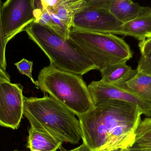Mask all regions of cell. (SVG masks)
Returning <instances> with one entry per match:
<instances>
[{
	"label": "cell",
	"instance_id": "cell-2",
	"mask_svg": "<svg viewBox=\"0 0 151 151\" xmlns=\"http://www.w3.org/2000/svg\"><path fill=\"white\" fill-rule=\"evenodd\" d=\"M24 115L31 127L58 142L78 144L80 121L73 112L51 97H24Z\"/></svg>",
	"mask_w": 151,
	"mask_h": 151
},
{
	"label": "cell",
	"instance_id": "cell-15",
	"mask_svg": "<svg viewBox=\"0 0 151 151\" xmlns=\"http://www.w3.org/2000/svg\"><path fill=\"white\" fill-rule=\"evenodd\" d=\"M28 132L27 147L30 150L57 151L63 144L62 142L38 132L31 127L28 129Z\"/></svg>",
	"mask_w": 151,
	"mask_h": 151
},
{
	"label": "cell",
	"instance_id": "cell-5",
	"mask_svg": "<svg viewBox=\"0 0 151 151\" xmlns=\"http://www.w3.org/2000/svg\"><path fill=\"white\" fill-rule=\"evenodd\" d=\"M69 40L100 72L108 66L127 62L133 57L129 45L112 34L71 28Z\"/></svg>",
	"mask_w": 151,
	"mask_h": 151
},
{
	"label": "cell",
	"instance_id": "cell-3",
	"mask_svg": "<svg viewBox=\"0 0 151 151\" xmlns=\"http://www.w3.org/2000/svg\"><path fill=\"white\" fill-rule=\"evenodd\" d=\"M38 88L49 94L77 117L94 108L88 86L81 76L50 65L38 75Z\"/></svg>",
	"mask_w": 151,
	"mask_h": 151
},
{
	"label": "cell",
	"instance_id": "cell-19",
	"mask_svg": "<svg viewBox=\"0 0 151 151\" xmlns=\"http://www.w3.org/2000/svg\"><path fill=\"white\" fill-rule=\"evenodd\" d=\"M2 1L0 0V67L4 71L6 72L7 67L5 51L6 44L4 43V35L2 25L1 17V8Z\"/></svg>",
	"mask_w": 151,
	"mask_h": 151
},
{
	"label": "cell",
	"instance_id": "cell-9",
	"mask_svg": "<svg viewBox=\"0 0 151 151\" xmlns=\"http://www.w3.org/2000/svg\"><path fill=\"white\" fill-rule=\"evenodd\" d=\"M88 88L94 105L107 100H120L138 106L143 114L151 118V102L128 90L115 85L106 84L101 80L92 81Z\"/></svg>",
	"mask_w": 151,
	"mask_h": 151
},
{
	"label": "cell",
	"instance_id": "cell-21",
	"mask_svg": "<svg viewBox=\"0 0 151 151\" xmlns=\"http://www.w3.org/2000/svg\"><path fill=\"white\" fill-rule=\"evenodd\" d=\"M141 56H147L151 53V37L139 42L138 43Z\"/></svg>",
	"mask_w": 151,
	"mask_h": 151
},
{
	"label": "cell",
	"instance_id": "cell-14",
	"mask_svg": "<svg viewBox=\"0 0 151 151\" xmlns=\"http://www.w3.org/2000/svg\"><path fill=\"white\" fill-rule=\"evenodd\" d=\"M151 103V77L142 74H136L129 79L115 84Z\"/></svg>",
	"mask_w": 151,
	"mask_h": 151
},
{
	"label": "cell",
	"instance_id": "cell-29",
	"mask_svg": "<svg viewBox=\"0 0 151 151\" xmlns=\"http://www.w3.org/2000/svg\"></svg>",
	"mask_w": 151,
	"mask_h": 151
},
{
	"label": "cell",
	"instance_id": "cell-24",
	"mask_svg": "<svg viewBox=\"0 0 151 151\" xmlns=\"http://www.w3.org/2000/svg\"><path fill=\"white\" fill-rule=\"evenodd\" d=\"M69 151H91V150H90V149L87 147V145H85L84 143H83L82 144L80 145L79 147Z\"/></svg>",
	"mask_w": 151,
	"mask_h": 151
},
{
	"label": "cell",
	"instance_id": "cell-26",
	"mask_svg": "<svg viewBox=\"0 0 151 151\" xmlns=\"http://www.w3.org/2000/svg\"><path fill=\"white\" fill-rule=\"evenodd\" d=\"M111 151H132L130 150L129 148H128V149H118V150H114Z\"/></svg>",
	"mask_w": 151,
	"mask_h": 151
},
{
	"label": "cell",
	"instance_id": "cell-16",
	"mask_svg": "<svg viewBox=\"0 0 151 151\" xmlns=\"http://www.w3.org/2000/svg\"><path fill=\"white\" fill-rule=\"evenodd\" d=\"M150 141H151V118L147 117L142 120L138 126L136 133L135 143Z\"/></svg>",
	"mask_w": 151,
	"mask_h": 151
},
{
	"label": "cell",
	"instance_id": "cell-7",
	"mask_svg": "<svg viewBox=\"0 0 151 151\" xmlns=\"http://www.w3.org/2000/svg\"><path fill=\"white\" fill-rule=\"evenodd\" d=\"M24 97L20 84L11 83L0 74V126L14 130L19 127Z\"/></svg>",
	"mask_w": 151,
	"mask_h": 151
},
{
	"label": "cell",
	"instance_id": "cell-27",
	"mask_svg": "<svg viewBox=\"0 0 151 151\" xmlns=\"http://www.w3.org/2000/svg\"><path fill=\"white\" fill-rule=\"evenodd\" d=\"M30 151H39L37 150H30Z\"/></svg>",
	"mask_w": 151,
	"mask_h": 151
},
{
	"label": "cell",
	"instance_id": "cell-10",
	"mask_svg": "<svg viewBox=\"0 0 151 151\" xmlns=\"http://www.w3.org/2000/svg\"><path fill=\"white\" fill-rule=\"evenodd\" d=\"M120 35L134 37L140 42L151 37L150 7L142 6L136 17L123 24Z\"/></svg>",
	"mask_w": 151,
	"mask_h": 151
},
{
	"label": "cell",
	"instance_id": "cell-28",
	"mask_svg": "<svg viewBox=\"0 0 151 151\" xmlns=\"http://www.w3.org/2000/svg\"><path fill=\"white\" fill-rule=\"evenodd\" d=\"M12 151H21L17 150H15Z\"/></svg>",
	"mask_w": 151,
	"mask_h": 151
},
{
	"label": "cell",
	"instance_id": "cell-18",
	"mask_svg": "<svg viewBox=\"0 0 151 151\" xmlns=\"http://www.w3.org/2000/svg\"><path fill=\"white\" fill-rule=\"evenodd\" d=\"M136 70L137 73L151 77V53L147 56H141Z\"/></svg>",
	"mask_w": 151,
	"mask_h": 151
},
{
	"label": "cell",
	"instance_id": "cell-22",
	"mask_svg": "<svg viewBox=\"0 0 151 151\" xmlns=\"http://www.w3.org/2000/svg\"><path fill=\"white\" fill-rule=\"evenodd\" d=\"M129 149L132 151H151V141L135 143Z\"/></svg>",
	"mask_w": 151,
	"mask_h": 151
},
{
	"label": "cell",
	"instance_id": "cell-6",
	"mask_svg": "<svg viewBox=\"0 0 151 151\" xmlns=\"http://www.w3.org/2000/svg\"><path fill=\"white\" fill-rule=\"evenodd\" d=\"M34 10L33 0L2 2L1 20L5 44L34 21Z\"/></svg>",
	"mask_w": 151,
	"mask_h": 151
},
{
	"label": "cell",
	"instance_id": "cell-11",
	"mask_svg": "<svg viewBox=\"0 0 151 151\" xmlns=\"http://www.w3.org/2000/svg\"><path fill=\"white\" fill-rule=\"evenodd\" d=\"M101 81L106 84L115 85L122 83L136 74V70L132 69L127 62L111 65L100 71Z\"/></svg>",
	"mask_w": 151,
	"mask_h": 151
},
{
	"label": "cell",
	"instance_id": "cell-17",
	"mask_svg": "<svg viewBox=\"0 0 151 151\" xmlns=\"http://www.w3.org/2000/svg\"><path fill=\"white\" fill-rule=\"evenodd\" d=\"M33 64V62L32 61H29L25 59H23L19 62L15 63L14 64L17 66L20 73L27 76L31 79L33 83L38 88V83L37 81H35L32 75Z\"/></svg>",
	"mask_w": 151,
	"mask_h": 151
},
{
	"label": "cell",
	"instance_id": "cell-13",
	"mask_svg": "<svg viewBox=\"0 0 151 151\" xmlns=\"http://www.w3.org/2000/svg\"><path fill=\"white\" fill-rule=\"evenodd\" d=\"M85 6V0H58L55 6L50 9L70 30L75 14Z\"/></svg>",
	"mask_w": 151,
	"mask_h": 151
},
{
	"label": "cell",
	"instance_id": "cell-8",
	"mask_svg": "<svg viewBox=\"0 0 151 151\" xmlns=\"http://www.w3.org/2000/svg\"><path fill=\"white\" fill-rule=\"evenodd\" d=\"M123 24L108 10L85 6L75 14L72 28L95 33L120 35Z\"/></svg>",
	"mask_w": 151,
	"mask_h": 151
},
{
	"label": "cell",
	"instance_id": "cell-12",
	"mask_svg": "<svg viewBox=\"0 0 151 151\" xmlns=\"http://www.w3.org/2000/svg\"><path fill=\"white\" fill-rule=\"evenodd\" d=\"M142 6L130 0H111L109 11L118 20L127 23L136 17Z\"/></svg>",
	"mask_w": 151,
	"mask_h": 151
},
{
	"label": "cell",
	"instance_id": "cell-1",
	"mask_svg": "<svg viewBox=\"0 0 151 151\" xmlns=\"http://www.w3.org/2000/svg\"><path fill=\"white\" fill-rule=\"evenodd\" d=\"M142 113L127 102L109 100L94 105L78 117L83 142L91 151H111L131 148Z\"/></svg>",
	"mask_w": 151,
	"mask_h": 151
},
{
	"label": "cell",
	"instance_id": "cell-25",
	"mask_svg": "<svg viewBox=\"0 0 151 151\" xmlns=\"http://www.w3.org/2000/svg\"><path fill=\"white\" fill-rule=\"evenodd\" d=\"M0 74H1L2 76H3L5 79H7L8 80L10 81V79L9 77V75L7 74L6 72H4L1 67H0Z\"/></svg>",
	"mask_w": 151,
	"mask_h": 151
},
{
	"label": "cell",
	"instance_id": "cell-20",
	"mask_svg": "<svg viewBox=\"0 0 151 151\" xmlns=\"http://www.w3.org/2000/svg\"><path fill=\"white\" fill-rule=\"evenodd\" d=\"M85 7L109 11L111 0H85Z\"/></svg>",
	"mask_w": 151,
	"mask_h": 151
},
{
	"label": "cell",
	"instance_id": "cell-23",
	"mask_svg": "<svg viewBox=\"0 0 151 151\" xmlns=\"http://www.w3.org/2000/svg\"><path fill=\"white\" fill-rule=\"evenodd\" d=\"M58 1V0H41L42 4L44 9L50 8L52 9L55 6L56 4Z\"/></svg>",
	"mask_w": 151,
	"mask_h": 151
},
{
	"label": "cell",
	"instance_id": "cell-4",
	"mask_svg": "<svg viewBox=\"0 0 151 151\" xmlns=\"http://www.w3.org/2000/svg\"><path fill=\"white\" fill-rule=\"evenodd\" d=\"M24 31L46 54L50 65L81 76L91 70H97L69 39H64L51 28L33 21Z\"/></svg>",
	"mask_w": 151,
	"mask_h": 151
}]
</instances>
